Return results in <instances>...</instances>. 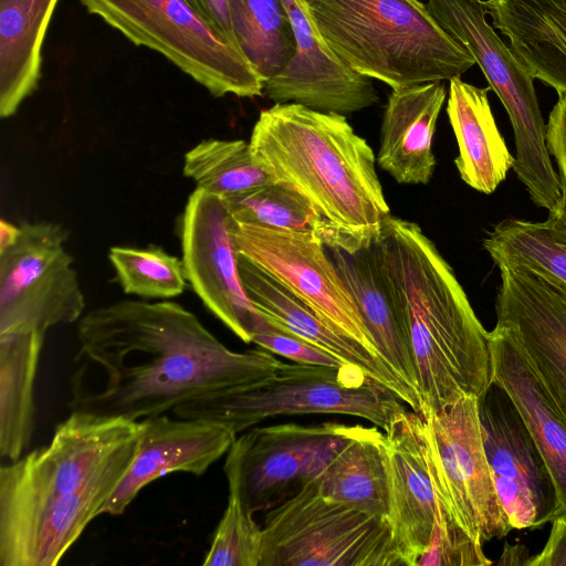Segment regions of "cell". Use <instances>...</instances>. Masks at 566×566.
Masks as SVG:
<instances>
[{
  "label": "cell",
  "mask_w": 566,
  "mask_h": 566,
  "mask_svg": "<svg viewBox=\"0 0 566 566\" xmlns=\"http://www.w3.org/2000/svg\"><path fill=\"white\" fill-rule=\"evenodd\" d=\"M137 46L154 50L221 97L263 96V81L243 54L186 0H80Z\"/></svg>",
  "instance_id": "obj_9"
},
{
  "label": "cell",
  "mask_w": 566,
  "mask_h": 566,
  "mask_svg": "<svg viewBox=\"0 0 566 566\" xmlns=\"http://www.w3.org/2000/svg\"><path fill=\"white\" fill-rule=\"evenodd\" d=\"M283 3L292 23L296 53L284 72L263 84V96L274 103H297L342 115L377 103L371 80L353 71L326 45L306 3Z\"/></svg>",
  "instance_id": "obj_16"
},
{
  "label": "cell",
  "mask_w": 566,
  "mask_h": 566,
  "mask_svg": "<svg viewBox=\"0 0 566 566\" xmlns=\"http://www.w3.org/2000/svg\"><path fill=\"white\" fill-rule=\"evenodd\" d=\"M489 565H493V562L483 553L482 544L473 539L452 518L439 499L430 542L416 566Z\"/></svg>",
  "instance_id": "obj_35"
},
{
  "label": "cell",
  "mask_w": 566,
  "mask_h": 566,
  "mask_svg": "<svg viewBox=\"0 0 566 566\" xmlns=\"http://www.w3.org/2000/svg\"><path fill=\"white\" fill-rule=\"evenodd\" d=\"M238 48L263 84L285 71L296 53L283 0H228Z\"/></svg>",
  "instance_id": "obj_29"
},
{
  "label": "cell",
  "mask_w": 566,
  "mask_h": 566,
  "mask_svg": "<svg viewBox=\"0 0 566 566\" xmlns=\"http://www.w3.org/2000/svg\"><path fill=\"white\" fill-rule=\"evenodd\" d=\"M240 499L229 493L228 504L202 562L205 566H260L262 527Z\"/></svg>",
  "instance_id": "obj_34"
},
{
  "label": "cell",
  "mask_w": 566,
  "mask_h": 566,
  "mask_svg": "<svg viewBox=\"0 0 566 566\" xmlns=\"http://www.w3.org/2000/svg\"><path fill=\"white\" fill-rule=\"evenodd\" d=\"M57 0H0V116L38 87L42 46Z\"/></svg>",
  "instance_id": "obj_26"
},
{
  "label": "cell",
  "mask_w": 566,
  "mask_h": 566,
  "mask_svg": "<svg viewBox=\"0 0 566 566\" xmlns=\"http://www.w3.org/2000/svg\"><path fill=\"white\" fill-rule=\"evenodd\" d=\"M446 97L443 81L392 90L389 94L377 163L397 182L430 181L436 167L432 139Z\"/></svg>",
  "instance_id": "obj_23"
},
{
  "label": "cell",
  "mask_w": 566,
  "mask_h": 566,
  "mask_svg": "<svg viewBox=\"0 0 566 566\" xmlns=\"http://www.w3.org/2000/svg\"><path fill=\"white\" fill-rule=\"evenodd\" d=\"M315 482L325 496L389 520L385 433L376 426H356Z\"/></svg>",
  "instance_id": "obj_28"
},
{
  "label": "cell",
  "mask_w": 566,
  "mask_h": 566,
  "mask_svg": "<svg viewBox=\"0 0 566 566\" xmlns=\"http://www.w3.org/2000/svg\"><path fill=\"white\" fill-rule=\"evenodd\" d=\"M69 231L54 222H27L17 242L0 252V333L46 332L77 322L85 310Z\"/></svg>",
  "instance_id": "obj_12"
},
{
  "label": "cell",
  "mask_w": 566,
  "mask_h": 566,
  "mask_svg": "<svg viewBox=\"0 0 566 566\" xmlns=\"http://www.w3.org/2000/svg\"><path fill=\"white\" fill-rule=\"evenodd\" d=\"M45 334L0 333V454L19 459L30 444L35 418L34 384Z\"/></svg>",
  "instance_id": "obj_27"
},
{
  "label": "cell",
  "mask_w": 566,
  "mask_h": 566,
  "mask_svg": "<svg viewBox=\"0 0 566 566\" xmlns=\"http://www.w3.org/2000/svg\"><path fill=\"white\" fill-rule=\"evenodd\" d=\"M427 7L442 29L473 56L500 98L515 138L513 170L531 200L552 211L562 188L547 148L546 124L532 73L488 22L483 0H428Z\"/></svg>",
  "instance_id": "obj_5"
},
{
  "label": "cell",
  "mask_w": 566,
  "mask_h": 566,
  "mask_svg": "<svg viewBox=\"0 0 566 566\" xmlns=\"http://www.w3.org/2000/svg\"><path fill=\"white\" fill-rule=\"evenodd\" d=\"M139 443V442H138ZM137 448L82 489L54 501L30 517L0 530L1 566H54L108 501L129 468Z\"/></svg>",
  "instance_id": "obj_20"
},
{
  "label": "cell",
  "mask_w": 566,
  "mask_h": 566,
  "mask_svg": "<svg viewBox=\"0 0 566 566\" xmlns=\"http://www.w3.org/2000/svg\"><path fill=\"white\" fill-rule=\"evenodd\" d=\"M21 232V227H17L4 219L0 221V252L13 245Z\"/></svg>",
  "instance_id": "obj_42"
},
{
  "label": "cell",
  "mask_w": 566,
  "mask_h": 566,
  "mask_svg": "<svg viewBox=\"0 0 566 566\" xmlns=\"http://www.w3.org/2000/svg\"><path fill=\"white\" fill-rule=\"evenodd\" d=\"M546 144L549 154L558 167L562 192L566 191V94H558L548 123L546 124Z\"/></svg>",
  "instance_id": "obj_37"
},
{
  "label": "cell",
  "mask_w": 566,
  "mask_h": 566,
  "mask_svg": "<svg viewBox=\"0 0 566 566\" xmlns=\"http://www.w3.org/2000/svg\"><path fill=\"white\" fill-rule=\"evenodd\" d=\"M250 147L276 180L302 192L343 237L370 243L389 214L376 156L338 113L275 103L255 122Z\"/></svg>",
  "instance_id": "obj_3"
},
{
  "label": "cell",
  "mask_w": 566,
  "mask_h": 566,
  "mask_svg": "<svg viewBox=\"0 0 566 566\" xmlns=\"http://www.w3.org/2000/svg\"><path fill=\"white\" fill-rule=\"evenodd\" d=\"M233 222L222 197L196 188L180 218L181 261L205 306L241 340L252 343L260 313L240 277Z\"/></svg>",
  "instance_id": "obj_14"
},
{
  "label": "cell",
  "mask_w": 566,
  "mask_h": 566,
  "mask_svg": "<svg viewBox=\"0 0 566 566\" xmlns=\"http://www.w3.org/2000/svg\"><path fill=\"white\" fill-rule=\"evenodd\" d=\"M545 222L556 237L566 241V191L562 192L558 203L549 211Z\"/></svg>",
  "instance_id": "obj_40"
},
{
  "label": "cell",
  "mask_w": 566,
  "mask_h": 566,
  "mask_svg": "<svg viewBox=\"0 0 566 566\" xmlns=\"http://www.w3.org/2000/svg\"><path fill=\"white\" fill-rule=\"evenodd\" d=\"M491 382L511 398L554 482L555 517L566 515V418L553 400L512 331L489 332Z\"/></svg>",
  "instance_id": "obj_22"
},
{
  "label": "cell",
  "mask_w": 566,
  "mask_h": 566,
  "mask_svg": "<svg viewBox=\"0 0 566 566\" xmlns=\"http://www.w3.org/2000/svg\"><path fill=\"white\" fill-rule=\"evenodd\" d=\"M306 7L338 59L392 90L461 77L475 64L420 0H307Z\"/></svg>",
  "instance_id": "obj_4"
},
{
  "label": "cell",
  "mask_w": 566,
  "mask_h": 566,
  "mask_svg": "<svg viewBox=\"0 0 566 566\" xmlns=\"http://www.w3.org/2000/svg\"><path fill=\"white\" fill-rule=\"evenodd\" d=\"M222 198L238 223L312 232L327 248L354 240L340 235L302 192L280 180Z\"/></svg>",
  "instance_id": "obj_30"
},
{
  "label": "cell",
  "mask_w": 566,
  "mask_h": 566,
  "mask_svg": "<svg viewBox=\"0 0 566 566\" xmlns=\"http://www.w3.org/2000/svg\"><path fill=\"white\" fill-rule=\"evenodd\" d=\"M136 454L101 514H123L150 482L171 472L202 475L237 439L227 426L209 419H143Z\"/></svg>",
  "instance_id": "obj_18"
},
{
  "label": "cell",
  "mask_w": 566,
  "mask_h": 566,
  "mask_svg": "<svg viewBox=\"0 0 566 566\" xmlns=\"http://www.w3.org/2000/svg\"><path fill=\"white\" fill-rule=\"evenodd\" d=\"M525 566H566V515L552 521L546 544L538 554L527 559Z\"/></svg>",
  "instance_id": "obj_39"
},
{
  "label": "cell",
  "mask_w": 566,
  "mask_h": 566,
  "mask_svg": "<svg viewBox=\"0 0 566 566\" xmlns=\"http://www.w3.org/2000/svg\"><path fill=\"white\" fill-rule=\"evenodd\" d=\"M70 408L132 421L237 392L285 363L264 348L234 352L178 303L122 300L77 324Z\"/></svg>",
  "instance_id": "obj_1"
},
{
  "label": "cell",
  "mask_w": 566,
  "mask_h": 566,
  "mask_svg": "<svg viewBox=\"0 0 566 566\" xmlns=\"http://www.w3.org/2000/svg\"><path fill=\"white\" fill-rule=\"evenodd\" d=\"M527 551L522 545L505 544V548L500 559L493 562L495 565H525L528 559Z\"/></svg>",
  "instance_id": "obj_41"
},
{
  "label": "cell",
  "mask_w": 566,
  "mask_h": 566,
  "mask_svg": "<svg viewBox=\"0 0 566 566\" xmlns=\"http://www.w3.org/2000/svg\"><path fill=\"white\" fill-rule=\"evenodd\" d=\"M483 247L499 269L531 271L566 301V241L545 221L506 218L492 228Z\"/></svg>",
  "instance_id": "obj_31"
},
{
  "label": "cell",
  "mask_w": 566,
  "mask_h": 566,
  "mask_svg": "<svg viewBox=\"0 0 566 566\" xmlns=\"http://www.w3.org/2000/svg\"><path fill=\"white\" fill-rule=\"evenodd\" d=\"M252 343L272 354L286 357L298 364L338 369L353 367L292 332L273 324L261 313L253 329Z\"/></svg>",
  "instance_id": "obj_36"
},
{
  "label": "cell",
  "mask_w": 566,
  "mask_h": 566,
  "mask_svg": "<svg viewBox=\"0 0 566 566\" xmlns=\"http://www.w3.org/2000/svg\"><path fill=\"white\" fill-rule=\"evenodd\" d=\"M145 423L72 411L51 441L0 468V530L104 473L138 446Z\"/></svg>",
  "instance_id": "obj_7"
},
{
  "label": "cell",
  "mask_w": 566,
  "mask_h": 566,
  "mask_svg": "<svg viewBox=\"0 0 566 566\" xmlns=\"http://www.w3.org/2000/svg\"><path fill=\"white\" fill-rule=\"evenodd\" d=\"M108 259L126 294L147 298H170L186 289L182 261L160 248L113 247Z\"/></svg>",
  "instance_id": "obj_33"
},
{
  "label": "cell",
  "mask_w": 566,
  "mask_h": 566,
  "mask_svg": "<svg viewBox=\"0 0 566 566\" xmlns=\"http://www.w3.org/2000/svg\"><path fill=\"white\" fill-rule=\"evenodd\" d=\"M402 565L388 518L325 496L315 480L265 514L260 566Z\"/></svg>",
  "instance_id": "obj_8"
},
{
  "label": "cell",
  "mask_w": 566,
  "mask_h": 566,
  "mask_svg": "<svg viewBox=\"0 0 566 566\" xmlns=\"http://www.w3.org/2000/svg\"><path fill=\"white\" fill-rule=\"evenodd\" d=\"M355 428L338 422L249 428L227 453L229 493L252 514L268 512L317 479Z\"/></svg>",
  "instance_id": "obj_10"
},
{
  "label": "cell",
  "mask_w": 566,
  "mask_h": 566,
  "mask_svg": "<svg viewBox=\"0 0 566 566\" xmlns=\"http://www.w3.org/2000/svg\"><path fill=\"white\" fill-rule=\"evenodd\" d=\"M399 397L353 367L285 363L272 378L241 391L186 403L177 418L218 421L234 433L281 415L340 413L360 417L387 431L405 409Z\"/></svg>",
  "instance_id": "obj_6"
},
{
  "label": "cell",
  "mask_w": 566,
  "mask_h": 566,
  "mask_svg": "<svg viewBox=\"0 0 566 566\" xmlns=\"http://www.w3.org/2000/svg\"><path fill=\"white\" fill-rule=\"evenodd\" d=\"M389 521L406 566H416L430 542L439 497L430 473L426 421L401 410L385 431Z\"/></svg>",
  "instance_id": "obj_19"
},
{
  "label": "cell",
  "mask_w": 566,
  "mask_h": 566,
  "mask_svg": "<svg viewBox=\"0 0 566 566\" xmlns=\"http://www.w3.org/2000/svg\"><path fill=\"white\" fill-rule=\"evenodd\" d=\"M300 1H301V2H304V3H306V2H307V0H300Z\"/></svg>",
  "instance_id": "obj_43"
},
{
  "label": "cell",
  "mask_w": 566,
  "mask_h": 566,
  "mask_svg": "<svg viewBox=\"0 0 566 566\" xmlns=\"http://www.w3.org/2000/svg\"><path fill=\"white\" fill-rule=\"evenodd\" d=\"M186 1L211 29L239 50L232 29L228 0Z\"/></svg>",
  "instance_id": "obj_38"
},
{
  "label": "cell",
  "mask_w": 566,
  "mask_h": 566,
  "mask_svg": "<svg viewBox=\"0 0 566 566\" xmlns=\"http://www.w3.org/2000/svg\"><path fill=\"white\" fill-rule=\"evenodd\" d=\"M240 254L281 283L337 331L380 355L321 237L233 222Z\"/></svg>",
  "instance_id": "obj_13"
},
{
  "label": "cell",
  "mask_w": 566,
  "mask_h": 566,
  "mask_svg": "<svg viewBox=\"0 0 566 566\" xmlns=\"http://www.w3.org/2000/svg\"><path fill=\"white\" fill-rule=\"evenodd\" d=\"M481 437L492 479L513 530L555 518L551 473L509 395L496 384L478 397Z\"/></svg>",
  "instance_id": "obj_15"
},
{
  "label": "cell",
  "mask_w": 566,
  "mask_h": 566,
  "mask_svg": "<svg viewBox=\"0 0 566 566\" xmlns=\"http://www.w3.org/2000/svg\"><path fill=\"white\" fill-rule=\"evenodd\" d=\"M490 90L453 77L449 81L447 104L459 147L454 164L460 177L486 195L496 190L515 164L492 114Z\"/></svg>",
  "instance_id": "obj_25"
},
{
  "label": "cell",
  "mask_w": 566,
  "mask_h": 566,
  "mask_svg": "<svg viewBox=\"0 0 566 566\" xmlns=\"http://www.w3.org/2000/svg\"><path fill=\"white\" fill-rule=\"evenodd\" d=\"M500 272L496 324L512 331L566 418V301L531 271Z\"/></svg>",
  "instance_id": "obj_17"
},
{
  "label": "cell",
  "mask_w": 566,
  "mask_h": 566,
  "mask_svg": "<svg viewBox=\"0 0 566 566\" xmlns=\"http://www.w3.org/2000/svg\"><path fill=\"white\" fill-rule=\"evenodd\" d=\"M184 175L209 193L224 197L266 185L276 179L253 157L250 144L205 139L188 150Z\"/></svg>",
  "instance_id": "obj_32"
},
{
  "label": "cell",
  "mask_w": 566,
  "mask_h": 566,
  "mask_svg": "<svg viewBox=\"0 0 566 566\" xmlns=\"http://www.w3.org/2000/svg\"><path fill=\"white\" fill-rule=\"evenodd\" d=\"M238 265L245 293L259 313L273 324L360 369L420 415L418 397L381 356L331 326L307 304L240 253Z\"/></svg>",
  "instance_id": "obj_21"
},
{
  "label": "cell",
  "mask_w": 566,
  "mask_h": 566,
  "mask_svg": "<svg viewBox=\"0 0 566 566\" xmlns=\"http://www.w3.org/2000/svg\"><path fill=\"white\" fill-rule=\"evenodd\" d=\"M375 252L412 353L420 415L491 385L489 332L452 268L421 228L389 216Z\"/></svg>",
  "instance_id": "obj_2"
},
{
  "label": "cell",
  "mask_w": 566,
  "mask_h": 566,
  "mask_svg": "<svg viewBox=\"0 0 566 566\" xmlns=\"http://www.w3.org/2000/svg\"><path fill=\"white\" fill-rule=\"evenodd\" d=\"M423 419L431 478L449 514L482 545L505 537L513 527L484 452L478 397H464Z\"/></svg>",
  "instance_id": "obj_11"
},
{
  "label": "cell",
  "mask_w": 566,
  "mask_h": 566,
  "mask_svg": "<svg viewBox=\"0 0 566 566\" xmlns=\"http://www.w3.org/2000/svg\"><path fill=\"white\" fill-rule=\"evenodd\" d=\"M326 249L352 294L381 357L418 397L412 353L382 275L374 241L358 243L349 248L326 247Z\"/></svg>",
  "instance_id": "obj_24"
}]
</instances>
